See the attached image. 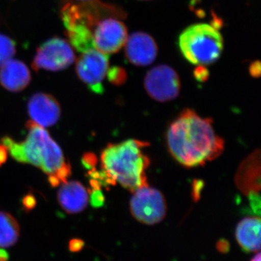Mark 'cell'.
Wrapping results in <instances>:
<instances>
[{"mask_svg":"<svg viewBox=\"0 0 261 261\" xmlns=\"http://www.w3.org/2000/svg\"><path fill=\"white\" fill-rule=\"evenodd\" d=\"M250 261H261V255L260 252H257V253L255 254V255H254V256L252 257Z\"/></svg>","mask_w":261,"mask_h":261,"instance_id":"cell-29","label":"cell"},{"mask_svg":"<svg viewBox=\"0 0 261 261\" xmlns=\"http://www.w3.org/2000/svg\"><path fill=\"white\" fill-rule=\"evenodd\" d=\"M25 126L29 134L25 141L18 142L5 137L2 144L15 161L32 164L48 175L53 174L65 163L61 147L49 132L35 122L29 121Z\"/></svg>","mask_w":261,"mask_h":261,"instance_id":"cell-3","label":"cell"},{"mask_svg":"<svg viewBox=\"0 0 261 261\" xmlns=\"http://www.w3.org/2000/svg\"><path fill=\"white\" fill-rule=\"evenodd\" d=\"M28 112L33 121L42 127L56 124L61 118L59 102L49 94H33L28 103Z\"/></svg>","mask_w":261,"mask_h":261,"instance_id":"cell-11","label":"cell"},{"mask_svg":"<svg viewBox=\"0 0 261 261\" xmlns=\"http://www.w3.org/2000/svg\"><path fill=\"white\" fill-rule=\"evenodd\" d=\"M23 207L25 211L32 210L36 205V199L34 196L29 195L25 196L23 199Z\"/></svg>","mask_w":261,"mask_h":261,"instance_id":"cell-26","label":"cell"},{"mask_svg":"<svg viewBox=\"0 0 261 261\" xmlns=\"http://www.w3.org/2000/svg\"><path fill=\"white\" fill-rule=\"evenodd\" d=\"M85 243L81 239H72L68 243V249L71 252H79L83 250Z\"/></svg>","mask_w":261,"mask_h":261,"instance_id":"cell-23","label":"cell"},{"mask_svg":"<svg viewBox=\"0 0 261 261\" xmlns=\"http://www.w3.org/2000/svg\"><path fill=\"white\" fill-rule=\"evenodd\" d=\"M82 164L86 168L93 169L97 163V159L95 154L92 152H87L82 157Z\"/></svg>","mask_w":261,"mask_h":261,"instance_id":"cell-22","label":"cell"},{"mask_svg":"<svg viewBox=\"0 0 261 261\" xmlns=\"http://www.w3.org/2000/svg\"><path fill=\"white\" fill-rule=\"evenodd\" d=\"M108 81L116 86H121L126 82L128 75L126 70L120 66H113L108 70Z\"/></svg>","mask_w":261,"mask_h":261,"instance_id":"cell-18","label":"cell"},{"mask_svg":"<svg viewBox=\"0 0 261 261\" xmlns=\"http://www.w3.org/2000/svg\"><path fill=\"white\" fill-rule=\"evenodd\" d=\"M71 45L80 53L94 48L93 32L84 24H79L66 32Z\"/></svg>","mask_w":261,"mask_h":261,"instance_id":"cell-16","label":"cell"},{"mask_svg":"<svg viewBox=\"0 0 261 261\" xmlns=\"http://www.w3.org/2000/svg\"><path fill=\"white\" fill-rule=\"evenodd\" d=\"M230 247L229 242L225 239H220L216 243V248L220 253L227 254L230 251Z\"/></svg>","mask_w":261,"mask_h":261,"instance_id":"cell-25","label":"cell"},{"mask_svg":"<svg viewBox=\"0 0 261 261\" xmlns=\"http://www.w3.org/2000/svg\"><path fill=\"white\" fill-rule=\"evenodd\" d=\"M193 75L197 82H205L208 80L210 73L205 65H197L194 70Z\"/></svg>","mask_w":261,"mask_h":261,"instance_id":"cell-21","label":"cell"},{"mask_svg":"<svg viewBox=\"0 0 261 261\" xmlns=\"http://www.w3.org/2000/svg\"><path fill=\"white\" fill-rule=\"evenodd\" d=\"M71 174V168L69 163H65L59 169L53 173V176H56L58 181L61 183H66L67 180Z\"/></svg>","mask_w":261,"mask_h":261,"instance_id":"cell-19","label":"cell"},{"mask_svg":"<svg viewBox=\"0 0 261 261\" xmlns=\"http://www.w3.org/2000/svg\"><path fill=\"white\" fill-rule=\"evenodd\" d=\"M109 57L95 48L82 53L75 63L77 75L95 94L104 92L102 82L109 68Z\"/></svg>","mask_w":261,"mask_h":261,"instance_id":"cell-8","label":"cell"},{"mask_svg":"<svg viewBox=\"0 0 261 261\" xmlns=\"http://www.w3.org/2000/svg\"><path fill=\"white\" fill-rule=\"evenodd\" d=\"M249 73L253 78H259L261 74V64L259 61H255L249 66Z\"/></svg>","mask_w":261,"mask_h":261,"instance_id":"cell-24","label":"cell"},{"mask_svg":"<svg viewBox=\"0 0 261 261\" xmlns=\"http://www.w3.org/2000/svg\"><path fill=\"white\" fill-rule=\"evenodd\" d=\"M80 1H88V0H80Z\"/></svg>","mask_w":261,"mask_h":261,"instance_id":"cell-30","label":"cell"},{"mask_svg":"<svg viewBox=\"0 0 261 261\" xmlns=\"http://www.w3.org/2000/svg\"><path fill=\"white\" fill-rule=\"evenodd\" d=\"M148 145L137 140L110 144L101 153L103 171L115 183L118 182L132 192L148 185L146 171L150 161L144 152Z\"/></svg>","mask_w":261,"mask_h":261,"instance_id":"cell-2","label":"cell"},{"mask_svg":"<svg viewBox=\"0 0 261 261\" xmlns=\"http://www.w3.org/2000/svg\"><path fill=\"white\" fill-rule=\"evenodd\" d=\"M235 238L243 252L250 253L260 251V218L246 217L240 221L235 229Z\"/></svg>","mask_w":261,"mask_h":261,"instance_id":"cell-14","label":"cell"},{"mask_svg":"<svg viewBox=\"0 0 261 261\" xmlns=\"http://www.w3.org/2000/svg\"><path fill=\"white\" fill-rule=\"evenodd\" d=\"M20 226L12 215L0 211V247L15 245L20 237Z\"/></svg>","mask_w":261,"mask_h":261,"instance_id":"cell-15","label":"cell"},{"mask_svg":"<svg viewBox=\"0 0 261 261\" xmlns=\"http://www.w3.org/2000/svg\"><path fill=\"white\" fill-rule=\"evenodd\" d=\"M144 85L149 97L160 102L176 99L181 89V82L176 70L167 65L154 67L145 75Z\"/></svg>","mask_w":261,"mask_h":261,"instance_id":"cell-7","label":"cell"},{"mask_svg":"<svg viewBox=\"0 0 261 261\" xmlns=\"http://www.w3.org/2000/svg\"><path fill=\"white\" fill-rule=\"evenodd\" d=\"M10 255L8 252L4 249H0V261L9 260Z\"/></svg>","mask_w":261,"mask_h":261,"instance_id":"cell-28","label":"cell"},{"mask_svg":"<svg viewBox=\"0 0 261 261\" xmlns=\"http://www.w3.org/2000/svg\"><path fill=\"white\" fill-rule=\"evenodd\" d=\"M127 38L128 33L124 23L113 18L103 19L94 29V48L104 54H114L125 45Z\"/></svg>","mask_w":261,"mask_h":261,"instance_id":"cell-9","label":"cell"},{"mask_svg":"<svg viewBox=\"0 0 261 261\" xmlns=\"http://www.w3.org/2000/svg\"><path fill=\"white\" fill-rule=\"evenodd\" d=\"M129 206L133 217L139 222L148 226L161 223L167 213L164 196L159 190L149 185L132 192Z\"/></svg>","mask_w":261,"mask_h":261,"instance_id":"cell-5","label":"cell"},{"mask_svg":"<svg viewBox=\"0 0 261 261\" xmlns=\"http://www.w3.org/2000/svg\"><path fill=\"white\" fill-rule=\"evenodd\" d=\"M125 55L132 64L147 66L152 64L158 56V45L153 38L145 32H135L127 38Z\"/></svg>","mask_w":261,"mask_h":261,"instance_id":"cell-10","label":"cell"},{"mask_svg":"<svg viewBox=\"0 0 261 261\" xmlns=\"http://www.w3.org/2000/svg\"><path fill=\"white\" fill-rule=\"evenodd\" d=\"M166 141L171 155L187 168L203 166L224 149V140L216 135L212 120L191 109L184 110L170 124Z\"/></svg>","mask_w":261,"mask_h":261,"instance_id":"cell-1","label":"cell"},{"mask_svg":"<svg viewBox=\"0 0 261 261\" xmlns=\"http://www.w3.org/2000/svg\"><path fill=\"white\" fill-rule=\"evenodd\" d=\"M75 59L69 43L61 38L54 37L39 46L32 66L36 71L41 69L59 71L68 68Z\"/></svg>","mask_w":261,"mask_h":261,"instance_id":"cell-6","label":"cell"},{"mask_svg":"<svg viewBox=\"0 0 261 261\" xmlns=\"http://www.w3.org/2000/svg\"><path fill=\"white\" fill-rule=\"evenodd\" d=\"M8 149L3 144L0 145V166H3L5 163H6L8 159Z\"/></svg>","mask_w":261,"mask_h":261,"instance_id":"cell-27","label":"cell"},{"mask_svg":"<svg viewBox=\"0 0 261 261\" xmlns=\"http://www.w3.org/2000/svg\"><path fill=\"white\" fill-rule=\"evenodd\" d=\"M58 199L67 214H80L88 205V192L80 181H67L60 188Z\"/></svg>","mask_w":261,"mask_h":261,"instance_id":"cell-13","label":"cell"},{"mask_svg":"<svg viewBox=\"0 0 261 261\" xmlns=\"http://www.w3.org/2000/svg\"><path fill=\"white\" fill-rule=\"evenodd\" d=\"M15 41L6 36L0 34V67L15 56Z\"/></svg>","mask_w":261,"mask_h":261,"instance_id":"cell-17","label":"cell"},{"mask_svg":"<svg viewBox=\"0 0 261 261\" xmlns=\"http://www.w3.org/2000/svg\"><path fill=\"white\" fill-rule=\"evenodd\" d=\"M91 203L95 207H101L104 205L105 197L99 188H93L91 192Z\"/></svg>","mask_w":261,"mask_h":261,"instance_id":"cell-20","label":"cell"},{"mask_svg":"<svg viewBox=\"0 0 261 261\" xmlns=\"http://www.w3.org/2000/svg\"><path fill=\"white\" fill-rule=\"evenodd\" d=\"M0 68V84L7 90L21 92L30 84V70L23 62L10 59Z\"/></svg>","mask_w":261,"mask_h":261,"instance_id":"cell-12","label":"cell"},{"mask_svg":"<svg viewBox=\"0 0 261 261\" xmlns=\"http://www.w3.org/2000/svg\"><path fill=\"white\" fill-rule=\"evenodd\" d=\"M178 47L184 58L196 65H209L219 59L224 39L219 29L206 23L190 25L178 37Z\"/></svg>","mask_w":261,"mask_h":261,"instance_id":"cell-4","label":"cell"}]
</instances>
